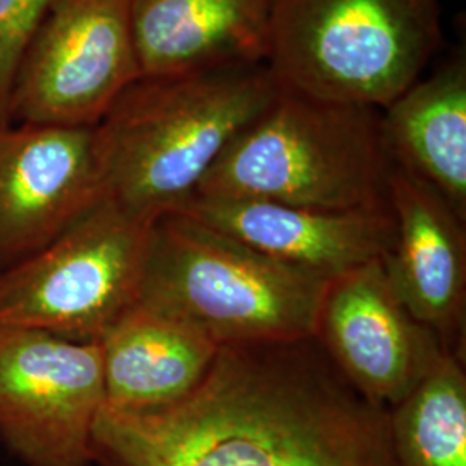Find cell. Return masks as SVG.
Wrapping results in <instances>:
<instances>
[{
	"instance_id": "17",
	"label": "cell",
	"mask_w": 466,
	"mask_h": 466,
	"mask_svg": "<svg viewBox=\"0 0 466 466\" xmlns=\"http://www.w3.org/2000/svg\"><path fill=\"white\" fill-rule=\"evenodd\" d=\"M47 0H0V127L11 123L9 100L17 63Z\"/></svg>"
},
{
	"instance_id": "8",
	"label": "cell",
	"mask_w": 466,
	"mask_h": 466,
	"mask_svg": "<svg viewBox=\"0 0 466 466\" xmlns=\"http://www.w3.org/2000/svg\"><path fill=\"white\" fill-rule=\"evenodd\" d=\"M106 404L97 342L0 329V442L25 466H94Z\"/></svg>"
},
{
	"instance_id": "4",
	"label": "cell",
	"mask_w": 466,
	"mask_h": 466,
	"mask_svg": "<svg viewBox=\"0 0 466 466\" xmlns=\"http://www.w3.org/2000/svg\"><path fill=\"white\" fill-rule=\"evenodd\" d=\"M329 282L280 265L185 213L152 221L137 304L218 346L315 337Z\"/></svg>"
},
{
	"instance_id": "15",
	"label": "cell",
	"mask_w": 466,
	"mask_h": 466,
	"mask_svg": "<svg viewBox=\"0 0 466 466\" xmlns=\"http://www.w3.org/2000/svg\"><path fill=\"white\" fill-rule=\"evenodd\" d=\"M398 167L431 185L466 223V56L456 49L382 109Z\"/></svg>"
},
{
	"instance_id": "1",
	"label": "cell",
	"mask_w": 466,
	"mask_h": 466,
	"mask_svg": "<svg viewBox=\"0 0 466 466\" xmlns=\"http://www.w3.org/2000/svg\"><path fill=\"white\" fill-rule=\"evenodd\" d=\"M94 466H396L389 410L365 400L315 337L219 346L169 404L104 406Z\"/></svg>"
},
{
	"instance_id": "9",
	"label": "cell",
	"mask_w": 466,
	"mask_h": 466,
	"mask_svg": "<svg viewBox=\"0 0 466 466\" xmlns=\"http://www.w3.org/2000/svg\"><path fill=\"white\" fill-rule=\"evenodd\" d=\"M102 199L96 127H0V269L49 246Z\"/></svg>"
},
{
	"instance_id": "2",
	"label": "cell",
	"mask_w": 466,
	"mask_h": 466,
	"mask_svg": "<svg viewBox=\"0 0 466 466\" xmlns=\"http://www.w3.org/2000/svg\"><path fill=\"white\" fill-rule=\"evenodd\" d=\"M279 92L267 65L137 78L96 125L104 199L146 221L178 211Z\"/></svg>"
},
{
	"instance_id": "13",
	"label": "cell",
	"mask_w": 466,
	"mask_h": 466,
	"mask_svg": "<svg viewBox=\"0 0 466 466\" xmlns=\"http://www.w3.org/2000/svg\"><path fill=\"white\" fill-rule=\"evenodd\" d=\"M273 0H134L140 76L267 65Z\"/></svg>"
},
{
	"instance_id": "6",
	"label": "cell",
	"mask_w": 466,
	"mask_h": 466,
	"mask_svg": "<svg viewBox=\"0 0 466 466\" xmlns=\"http://www.w3.org/2000/svg\"><path fill=\"white\" fill-rule=\"evenodd\" d=\"M150 225L100 200L49 246L0 269V329L99 342L137 304Z\"/></svg>"
},
{
	"instance_id": "14",
	"label": "cell",
	"mask_w": 466,
	"mask_h": 466,
	"mask_svg": "<svg viewBox=\"0 0 466 466\" xmlns=\"http://www.w3.org/2000/svg\"><path fill=\"white\" fill-rule=\"evenodd\" d=\"M106 404L156 408L192 392L217 360L218 346L178 318L135 304L99 342Z\"/></svg>"
},
{
	"instance_id": "16",
	"label": "cell",
	"mask_w": 466,
	"mask_h": 466,
	"mask_svg": "<svg viewBox=\"0 0 466 466\" xmlns=\"http://www.w3.org/2000/svg\"><path fill=\"white\" fill-rule=\"evenodd\" d=\"M389 429L396 466H466L465 361L442 354L389 410Z\"/></svg>"
},
{
	"instance_id": "11",
	"label": "cell",
	"mask_w": 466,
	"mask_h": 466,
	"mask_svg": "<svg viewBox=\"0 0 466 466\" xmlns=\"http://www.w3.org/2000/svg\"><path fill=\"white\" fill-rule=\"evenodd\" d=\"M389 200L396 242L382 258L387 279L441 350L465 361L466 223L431 185L398 165Z\"/></svg>"
},
{
	"instance_id": "3",
	"label": "cell",
	"mask_w": 466,
	"mask_h": 466,
	"mask_svg": "<svg viewBox=\"0 0 466 466\" xmlns=\"http://www.w3.org/2000/svg\"><path fill=\"white\" fill-rule=\"evenodd\" d=\"M382 111L282 90L221 152L192 198L318 211L390 208Z\"/></svg>"
},
{
	"instance_id": "12",
	"label": "cell",
	"mask_w": 466,
	"mask_h": 466,
	"mask_svg": "<svg viewBox=\"0 0 466 466\" xmlns=\"http://www.w3.org/2000/svg\"><path fill=\"white\" fill-rule=\"evenodd\" d=\"M175 213L325 282L382 259L396 242L392 208L318 211L268 200L192 198Z\"/></svg>"
},
{
	"instance_id": "7",
	"label": "cell",
	"mask_w": 466,
	"mask_h": 466,
	"mask_svg": "<svg viewBox=\"0 0 466 466\" xmlns=\"http://www.w3.org/2000/svg\"><path fill=\"white\" fill-rule=\"evenodd\" d=\"M137 78L134 0H47L17 63L11 123L96 127Z\"/></svg>"
},
{
	"instance_id": "5",
	"label": "cell",
	"mask_w": 466,
	"mask_h": 466,
	"mask_svg": "<svg viewBox=\"0 0 466 466\" xmlns=\"http://www.w3.org/2000/svg\"><path fill=\"white\" fill-rule=\"evenodd\" d=\"M441 47L439 0H273L267 66L282 90L382 111Z\"/></svg>"
},
{
	"instance_id": "10",
	"label": "cell",
	"mask_w": 466,
	"mask_h": 466,
	"mask_svg": "<svg viewBox=\"0 0 466 466\" xmlns=\"http://www.w3.org/2000/svg\"><path fill=\"white\" fill-rule=\"evenodd\" d=\"M315 339L348 382L385 410L406 400L446 354L402 306L382 259L329 282Z\"/></svg>"
}]
</instances>
